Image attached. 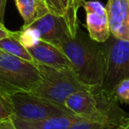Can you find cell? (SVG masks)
I'll return each mask as SVG.
<instances>
[{"label":"cell","mask_w":129,"mask_h":129,"mask_svg":"<svg viewBox=\"0 0 129 129\" xmlns=\"http://www.w3.org/2000/svg\"><path fill=\"white\" fill-rule=\"evenodd\" d=\"M113 93L118 102L129 105V78L120 81L115 86Z\"/></svg>","instance_id":"16"},{"label":"cell","mask_w":129,"mask_h":129,"mask_svg":"<svg viewBox=\"0 0 129 129\" xmlns=\"http://www.w3.org/2000/svg\"><path fill=\"white\" fill-rule=\"evenodd\" d=\"M64 109L70 115L81 119L104 121L125 127L129 117L120 108L119 102L112 91L103 86L78 90L67 97Z\"/></svg>","instance_id":"1"},{"label":"cell","mask_w":129,"mask_h":129,"mask_svg":"<svg viewBox=\"0 0 129 129\" xmlns=\"http://www.w3.org/2000/svg\"><path fill=\"white\" fill-rule=\"evenodd\" d=\"M16 7L24 20L22 27L31 24L50 13L47 4L43 0H14Z\"/></svg>","instance_id":"12"},{"label":"cell","mask_w":129,"mask_h":129,"mask_svg":"<svg viewBox=\"0 0 129 129\" xmlns=\"http://www.w3.org/2000/svg\"><path fill=\"white\" fill-rule=\"evenodd\" d=\"M29 27L39 33L40 39L60 48L64 43L74 38V33L64 16L49 13Z\"/></svg>","instance_id":"7"},{"label":"cell","mask_w":129,"mask_h":129,"mask_svg":"<svg viewBox=\"0 0 129 129\" xmlns=\"http://www.w3.org/2000/svg\"><path fill=\"white\" fill-rule=\"evenodd\" d=\"M13 110L8 97L0 94V121L12 118Z\"/></svg>","instance_id":"17"},{"label":"cell","mask_w":129,"mask_h":129,"mask_svg":"<svg viewBox=\"0 0 129 129\" xmlns=\"http://www.w3.org/2000/svg\"><path fill=\"white\" fill-rule=\"evenodd\" d=\"M120 128H124V127H119L116 125H113V124L108 123V122H104V121L81 119V118H77L68 127V129H120Z\"/></svg>","instance_id":"14"},{"label":"cell","mask_w":129,"mask_h":129,"mask_svg":"<svg viewBox=\"0 0 129 129\" xmlns=\"http://www.w3.org/2000/svg\"><path fill=\"white\" fill-rule=\"evenodd\" d=\"M0 129H17L12 118L0 121Z\"/></svg>","instance_id":"18"},{"label":"cell","mask_w":129,"mask_h":129,"mask_svg":"<svg viewBox=\"0 0 129 129\" xmlns=\"http://www.w3.org/2000/svg\"><path fill=\"white\" fill-rule=\"evenodd\" d=\"M81 6L86 12V24L89 37L99 43L106 42L111 36L106 8L98 1H84Z\"/></svg>","instance_id":"8"},{"label":"cell","mask_w":129,"mask_h":129,"mask_svg":"<svg viewBox=\"0 0 129 129\" xmlns=\"http://www.w3.org/2000/svg\"><path fill=\"white\" fill-rule=\"evenodd\" d=\"M0 50L19 58L34 62L28 50L18 39L16 32L12 31L9 36L0 40Z\"/></svg>","instance_id":"13"},{"label":"cell","mask_w":129,"mask_h":129,"mask_svg":"<svg viewBox=\"0 0 129 129\" xmlns=\"http://www.w3.org/2000/svg\"><path fill=\"white\" fill-rule=\"evenodd\" d=\"M71 63L72 70L86 88L103 86L104 78V54L102 43L92 40L78 28L74 38L60 47Z\"/></svg>","instance_id":"2"},{"label":"cell","mask_w":129,"mask_h":129,"mask_svg":"<svg viewBox=\"0 0 129 129\" xmlns=\"http://www.w3.org/2000/svg\"><path fill=\"white\" fill-rule=\"evenodd\" d=\"M34 62L0 52V94L9 98L19 92H30L39 81Z\"/></svg>","instance_id":"4"},{"label":"cell","mask_w":129,"mask_h":129,"mask_svg":"<svg viewBox=\"0 0 129 129\" xmlns=\"http://www.w3.org/2000/svg\"><path fill=\"white\" fill-rule=\"evenodd\" d=\"M105 8L111 35L129 41V0H108Z\"/></svg>","instance_id":"9"},{"label":"cell","mask_w":129,"mask_h":129,"mask_svg":"<svg viewBox=\"0 0 129 129\" xmlns=\"http://www.w3.org/2000/svg\"><path fill=\"white\" fill-rule=\"evenodd\" d=\"M36 66L40 78L30 92L67 111L64 102L67 97L86 87L80 82L71 68L57 69L38 64Z\"/></svg>","instance_id":"3"},{"label":"cell","mask_w":129,"mask_h":129,"mask_svg":"<svg viewBox=\"0 0 129 129\" xmlns=\"http://www.w3.org/2000/svg\"><path fill=\"white\" fill-rule=\"evenodd\" d=\"M13 116L27 120H38L62 114L67 111L32 92H19L9 97ZM70 115V114H69Z\"/></svg>","instance_id":"6"},{"label":"cell","mask_w":129,"mask_h":129,"mask_svg":"<svg viewBox=\"0 0 129 129\" xmlns=\"http://www.w3.org/2000/svg\"><path fill=\"white\" fill-rule=\"evenodd\" d=\"M77 118L69 114H62L38 120H27L12 116L17 129H68Z\"/></svg>","instance_id":"11"},{"label":"cell","mask_w":129,"mask_h":129,"mask_svg":"<svg viewBox=\"0 0 129 129\" xmlns=\"http://www.w3.org/2000/svg\"><path fill=\"white\" fill-rule=\"evenodd\" d=\"M104 54V78L103 87L112 91L115 86L129 78V41L115 38L111 35L102 43Z\"/></svg>","instance_id":"5"},{"label":"cell","mask_w":129,"mask_h":129,"mask_svg":"<svg viewBox=\"0 0 129 129\" xmlns=\"http://www.w3.org/2000/svg\"><path fill=\"white\" fill-rule=\"evenodd\" d=\"M16 35L22 45L27 49L35 46L41 40L39 33L31 27H21L20 31H16Z\"/></svg>","instance_id":"15"},{"label":"cell","mask_w":129,"mask_h":129,"mask_svg":"<svg viewBox=\"0 0 129 129\" xmlns=\"http://www.w3.org/2000/svg\"><path fill=\"white\" fill-rule=\"evenodd\" d=\"M35 64L57 69L71 68V63L64 53L57 46L40 40L35 46L27 49Z\"/></svg>","instance_id":"10"},{"label":"cell","mask_w":129,"mask_h":129,"mask_svg":"<svg viewBox=\"0 0 129 129\" xmlns=\"http://www.w3.org/2000/svg\"><path fill=\"white\" fill-rule=\"evenodd\" d=\"M124 129H129V123L127 124V125H126V126H125V128H124Z\"/></svg>","instance_id":"21"},{"label":"cell","mask_w":129,"mask_h":129,"mask_svg":"<svg viewBox=\"0 0 129 129\" xmlns=\"http://www.w3.org/2000/svg\"><path fill=\"white\" fill-rule=\"evenodd\" d=\"M7 0H0V24L4 25V18H5V10Z\"/></svg>","instance_id":"19"},{"label":"cell","mask_w":129,"mask_h":129,"mask_svg":"<svg viewBox=\"0 0 129 129\" xmlns=\"http://www.w3.org/2000/svg\"><path fill=\"white\" fill-rule=\"evenodd\" d=\"M43 1H45V0H43Z\"/></svg>","instance_id":"24"},{"label":"cell","mask_w":129,"mask_h":129,"mask_svg":"<svg viewBox=\"0 0 129 129\" xmlns=\"http://www.w3.org/2000/svg\"><path fill=\"white\" fill-rule=\"evenodd\" d=\"M124 128H125V127H124ZM124 128H120V129H124Z\"/></svg>","instance_id":"22"},{"label":"cell","mask_w":129,"mask_h":129,"mask_svg":"<svg viewBox=\"0 0 129 129\" xmlns=\"http://www.w3.org/2000/svg\"><path fill=\"white\" fill-rule=\"evenodd\" d=\"M1 51H2V50H0V52H1Z\"/></svg>","instance_id":"23"},{"label":"cell","mask_w":129,"mask_h":129,"mask_svg":"<svg viewBox=\"0 0 129 129\" xmlns=\"http://www.w3.org/2000/svg\"><path fill=\"white\" fill-rule=\"evenodd\" d=\"M11 32L12 31L8 30V29L5 27V25L0 24V40L6 37V36H8L10 34H11Z\"/></svg>","instance_id":"20"}]
</instances>
